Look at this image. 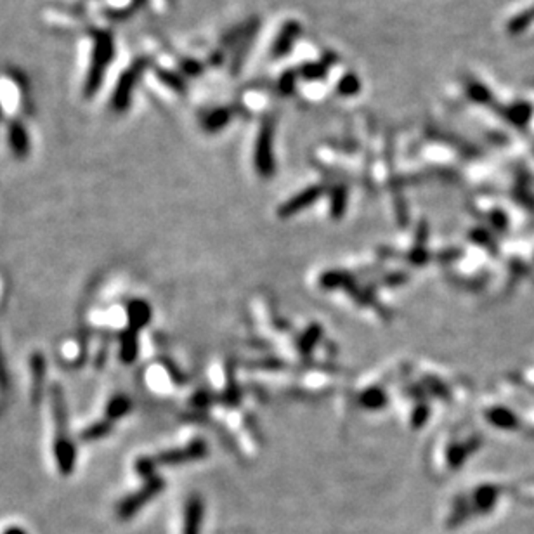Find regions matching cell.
Wrapping results in <instances>:
<instances>
[{
  "label": "cell",
  "instance_id": "cell-8",
  "mask_svg": "<svg viewBox=\"0 0 534 534\" xmlns=\"http://www.w3.org/2000/svg\"><path fill=\"white\" fill-rule=\"evenodd\" d=\"M111 425H110V420H105V422H99V424L93 425V427H89L83 432L82 439L85 441H94V439H101V437H105L108 432H110Z\"/></svg>",
  "mask_w": 534,
  "mask_h": 534
},
{
  "label": "cell",
  "instance_id": "cell-5",
  "mask_svg": "<svg viewBox=\"0 0 534 534\" xmlns=\"http://www.w3.org/2000/svg\"><path fill=\"white\" fill-rule=\"evenodd\" d=\"M507 117L513 123H517V125H524V123L529 120V117H531V108H529L528 105H524V103H520V105H513L507 110Z\"/></svg>",
  "mask_w": 534,
  "mask_h": 534
},
{
  "label": "cell",
  "instance_id": "cell-10",
  "mask_svg": "<svg viewBox=\"0 0 534 534\" xmlns=\"http://www.w3.org/2000/svg\"><path fill=\"white\" fill-rule=\"evenodd\" d=\"M2 534H26V531L23 528H18V525H13V528H7Z\"/></svg>",
  "mask_w": 534,
  "mask_h": 534
},
{
  "label": "cell",
  "instance_id": "cell-3",
  "mask_svg": "<svg viewBox=\"0 0 534 534\" xmlns=\"http://www.w3.org/2000/svg\"><path fill=\"white\" fill-rule=\"evenodd\" d=\"M203 517V505L198 498H191L186 508L184 534H200Z\"/></svg>",
  "mask_w": 534,
  "mask_h": 534
},
{
  "label": "cell",
  "instance_id": "cell-9",
  "mask_svg": "<svg viewBox=\"0 0 534 534\" xmlns=\"http://www.w3.org/2000/svg\"><path fill=\"white\" fill-rule=\"evenodd\" d=\"M534 21V7L533 9L524 11L520 16H517L512 23H510V30L512 31H522L529 23Z\"/></svg>",
  "mask_w": 534,
  "mask_h": 534
},
{
  "label": "cell",
  "instance_id": "cell-7",
  "mask_svg": "<svg viewBox=\"0 0 534 534\" xmlns=\"http://www.w3.org/2000/svg\"><path fill=\"white\" fill-rule=\"evenodd\" d=\"M129 408L130 404L125 397H115V399L110 402V406H108V420H115V418L122 417L123 413L129 412Z\"/></svg>",
  "mask_w": 534,
  "mask_h": 534
},
{
  "label": "cell",
  "instance_id": "cell-1",
  "mask_svg": "<svg viewBox=\"0 0 534 534\" xmlns=\"http://www.w3.org/2000/svg\"><path fill=\"white\" fill-rule=\"evenodd\" d=\"M54 402V417L58 425V439H56V460L58 467L63 473H70L75 467V449L73 444L68 441V420H66V406L59 390H56L53 396Z\"/></svg>",
  "mask_w": 534,
  "mask_h": 534
},
{
  "label": "cell",
  "instance_id": "cell-4",
  "mask_svg": "<svg viewBox=\"0 0 534 534\" xmlns=\"http://www.w3.org/2000/svg\"><path fill=\"white\" fill-rule=\"evenodd\" d=\"M147 316H150V309H147L146 304H142V302H132V304H130L129 320L134 328H139V326L145 325Z\"/></svg>",
  "mask_w": 534,
  "mask_h": 534
},
{
  "label": "cell",
  "instance_id": "cell-2",
  "mask_svg": "<svg viewBox=\"0 0 534 534\" xmlns=\"http://www.w3.org/2000/svg\"><path fill=\"white\" fill-rule=\"evenodd\" d=\"M162 488H163V482L160 479H151L145 486V488L139 489V491L135 494H130V496H127L125 500H123L122 503L118 505V508H117L118 517H120L122 520L130 519V517L135 515L139 510L145 507L147 501L153 500V498L162 491Z\"/></svg>",
  "mask_w": 534,
  "mask_h": 534
},
{
  "label": "cell",
  "instance_id": "cell-6",
  "mask_svg": "<svg viewBox=\"0 0 534 534\" xmlns=\"http://www.w3.org/2000/svg\"><path fill=\"white\" fill-rule=\"evenodd\" d=\"M135 350H137V345H135V333H134V330H130L129 333H125L122 337L123 361H132L135 357Z\"/></svg>",
  "mask_w": 534,
  "mask_h": 534
}]
</instances>
